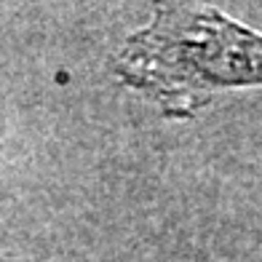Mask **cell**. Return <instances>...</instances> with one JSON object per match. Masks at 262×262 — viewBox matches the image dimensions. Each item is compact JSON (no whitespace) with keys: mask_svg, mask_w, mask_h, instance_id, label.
<instances>
[{"mask_svg":"<svg viewBox=\"0 0 262 262\" xmlns=\"http://www.w3.org/2000/svg\"><path fill=\"white\" fill-rule=\"evenodd\" d=\"M118 73L169 115H185L220 89L262 83V35L214 8H156L152 25L126 40Z\"/></svg>","mask_w":262,"mask_h":262,"instance_id":"obj_1","label":"cell"}]
</instances>
